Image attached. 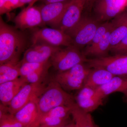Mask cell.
I'll list each match as a JSON object with an SVG mask.
<instances>
[{
  "instance_id": "cell-1",
  "label": "cell",
  "mask_w": 127,
  "mask_h": 127,
  "mask_svg": "<svg viewBox=\"0 0 127 127\" xmlns=\"http://www.w3.org/2000/svg\"><path fill=\"white\" fill-rule=\"evenodd\" d=\"M23 33L7 25L0 18V65L17 64L26 46Z\"/></svg>"
},
{
  "instance_id": "cell-2",
  "label": "cell",
  "mask_w": 127,
  "mask_h": 127,
  "mask_svg": "<svg viewBox=\"0 0 127 127\" xmlns=\"http://www.w3.org/2000/svg\"><path fill=\"white\" fill-rule=\"evenodd\" d=\"M76 105L75 97L54 80L50 82L46 87H44L37 100L40 119L56 107L62 106L73 107Z\"/></svg>"
},
{
  "instance_id": "cell-3",
  "label": "cell",
  "mask_w": 127,
  "mask_h": 127,
  "mask_svg": "<svg viewBox=\"0 0 127 127\" xmlns=\"http://www.w3.org/2000/svg\"><path fill=\"white\" fill-rule=\"evenodd\" d=\"M91 70L84 63L79 64L67 70L57 72L53 80L66 92L79 91L85 85Z\"/></svg>"
},
{
  "instance_id": "cell-4",
  "label": "cell",
  "mask_w": 127,
  "mask_h": 127,
  "mask_svg": "<svg viewBox=\"0 0 127 127\" xmlns=\"http://www.w3.org/2000/svg\"><path fill=\"white\" fill-rule=\"evenodd\" d=\"M87 58L79 48L71 45L61 48L54 53L50 59L51 65L57 71L62 72L67 70L79 64L86 63Z\"/></svg>"
},
{
  "instance_id": "cell-5",
  "label": "cell",
  "mask_w": 127,
  "mask_h": 127,
  "mask_svg": "<svg viewBox=\"0 0 127 127\" xmlns=\"http://www.w3.org/2000/svg\"><path fill=\"white\" fill-rule=\"evenodd\" d=\"M100 25L92 18L82 17L76 25L65 32L71 38L73 45L79 48L91 42Z\"/></svg>"
},
{
  "instance_id": "cell-6",
  "label": "cell",
  "mask_w": 127,
  "mask_h": 127,
  "mask_svg": "<svg viewBox=\"0 0 127 127\" xmlns=\"http://www.w3.org/2000/svg\"><path fill=\"white\" fill-rule=\"evenodd\" d=\"M32 44L43 43L60 47L73 45L70 37L65 32L53 28H43L35 30L32 36Z\"/></svg>"
},
{
  "instance_id": "cell-7",
  "label": "cell",
  "mask_w": 127,
  "mask_h": 127,
  "mask_svg": "<svg viewBox=\"0 0 127 127\" xmlns=\"http://www.w3.org/2000/svg\"><path fill=\"white\" fill-rule=\"evenodd\" d=\"M91 68L105 69L114 76H127V54L87 59Z\"/></svg>"
},
{
  "instance_id": "cell-8",
  "label": "cell",
  "mask_w": 127,
  "mask_h": 127,
  "mask_svg": "<svg viewBox=\"0 0 127 127\" xmlns=\"http://www.w3.org/2000/svg\"><path fill=\"white\" fill-rule=\"evenodd\" d=\"M44 86L42 83H27L19 91L8 107L9 113L14 115L37 96H39Z\"/></svg>"
},
{
  "instance_id": "cell-9",
  "label": "cell",
  "mask_w": 127,
  "mask_h": 127,
  "mask_svg": "<svg viewBox=\"0 0 127 127\" xmlns=\"http://www.w3.org/2000/svg\"><path fill=\"white\" fill-rule=\"evenodd\" d=\"M70 0L45 4L40 7L42 20L45 25L57 29Z\"/></svg>"
},
{
  "instance_id": "cell-10",
  "label": "cell",
  "mask_w": 127,
  "mask_h": 127,
  "mask_svg": "<svg viewBox=\"0 0 127 127\" xmlns=\"http://www.w3.org/2000/svg\"><path fill=\"white\" fill-rule=\"evenodd\" d=\"M16 26L21 30L45 25L40 7L32 6L23 9L14 19Z\"/></svg>"
},
{
  "instance_id": "cell-11",
  "label": "cell",
  "mask_w": 127,
  "mask_h": 127,
  "mask_svg": "<svg viewBox=\"0 0 127 127\" xmlns=\"http://www.w3.org/2000/svg\"><path fill=\"white\" fill-rule=\"evenodd\" d=\"M61 47L43 43L32 44L24 53L22 62L45 63L49 61L55 52Z\"/></svg>"
},
{
  "instance_id": "cell-12",
  "label": "cell",
  "mask_w": 127,
  "mask_h": 127,
  "mask_svg": "<svg viewBox=\"0 0 127 127\" xmlns=\"http://www.w3.org/2000/svg\"><path fill=\"white\" fill-rule=\"evenodd\" d=\"M74 97L78 107L88 113L95 111L103 104V99L98 95L96 89L88 87H83Z\"/></svg>"
},
{
  "instance_id": "cell-13",
  "label": "cell",
  "mask_w": 127,
  "mask_h": 127,
  "mask_svg": "<svg viewBox=\"0 0 127 127\" xmlns=\"http://www.w3.org/2000/svg\"><path fill=\"white\" fill-rule=\"evenodd\" d=\"M86 4V0H71L57 29L66 32L76 25Z\"/></svg>"
},
{
  "instance_id": "cell-14",
  "label": "cell",
  "mask_w": 127,
  "mask_h": 127,
  "mask_svg": "<svg viewBox=\"0 0 127 127\" xmlns=\"http://www.w3.org/2000/svg\"><path fill=\"white\" fill-rule=\"evenodd\" d=\"M74 106H62L53 108L41 117L40 125L61 127L65 125L70 122L68 119Z\"/></svg>"
},
{
  "instance_id": "cell-15",
  "label": "cell",
  "mask_w": 127,
  "mask_h": 127,
  "mask_svg": "<svg viewBox=\"0 0 127 127\" xmlns=\"http://www.w3.org/2000/svg\"><path fill=\"white\" fill-rule=\"evenodd\" d=\"M38 96L32 99L14 115L24 127H38L40 125V118L37 105Z\"/></svg>"
},
{
  "instance_id": "cell-16",
  "label": "cell",
  "mask_w": 127,
  "mask_h": 127,
  "mask_svg": "<svg viewBox=\"0 0 127 127\" xmlns=\"http://www.w3.org/2000/svg\"><path fill=\"white\" fill-rule=\"evenodd\" d=\"M110 50L120 42L127 34V12H122L111 22Z\"/></svg>"
},
{
  "instance_id": "cell-17",
  "label": "cell",
  "mask_w": 127,
  "mask_h": 127,
  "mask_svg": "<svg viewBox=\"0 0 127 127\" xmlns=\"http://www.w3.org/2000/svg\"><path fill=\"white\" fill-rule=\"evenodd\" d=\"M27 83L25 78L20 77L16 80L0 84V104L8 106L19 91Z\"/></svg>"
},
{
  "instance_id": "cell-18",
  "label": "cell",
  "mask_w": 127,
  "mask_h": 127,
  "mask_svg": "<svg viewBox=\"0 0 127 127\" xmlns=\"http://www.w3.org/2000/svg\"><path fill=\"white\" fill-rule=\"evenodd\" d=\"M98 95L103 99L111 94L120 92L127 98V76H115L106 84L96 89Z\"/></svg>"
},
{
  "instance_id": "cell-19",
  "label": "cell",
  "mask_w": 127,
  "mask_h": 127,
  "mask_svg": "<svg viewBox=\"0 0 127 127\" xmlns=\"http://www.w3.org/2000/svg\"><path fill=\"white\" fill-rule=\"evenodd\" d=\"M115 76L108 71L103 68L91 69L84 86L96 89L106 84Z\"/></svg>"
},
{
  "instance_id": "cell-20",
  "label": "cell",
  "mask_w": 127,
  "mask_h": 127,
  "mask_svg": "<svg viewBox=\"0 0 127 127\" xmlns=\"http://www.w3.org/2000/svg\"><path fill=\"white\" fill-rule=\"evenodd\" d=\"M21 64L5 63L0 65V84L11 81L20 77V69Z\"/></svg>"
},
{
  "instance_id": "cell-21",
  "label": "cell",
  "mask_w": 127,
  "mask_h": 127,
  "mask_svg": "<svg viewBox=\"0 0 127 127\" xmlns=\"http://www.w3.org/2000/svg\"><path fill=\"white\" fill-rule=\"evenodd\" d=\"M111 29L112 23L106 33L97 45L92 50L84 52L83 54L85 56H92L95 57L96 58L107 56L108 52L110 51L109 36Z\"/></svg>"
},
{
  "instance_id": "cell-22",
  "label": "cell",
  "mask_w": 127,
  "mask_h": 127,
  "mask_svg": "<svg viewBox=\"0 0 127 127\" xmlns=\"http://www.w3.org/2000/svg\"><path fill=\"white\" fill-rule=\"evenodd\" d=\"M71 115L78 127H98L90 113L82 111L77 104L72 109Z\"/></svg>"
},
{
  "instance_id": "cell-23",
  "label": "cell",
  "mask_w": 127,
  "mask_h": 127,
  "mask_svg": "<svg viewBox=\"0 0 127 127\" xmlns=\"http://www.w3.org/2000/svg\"><path fill=\"white\" fill-rule=\"evenodd\" d=\"M95 11L98 16H110L117 7L116 0H95Z\"/></svg>"
},
{
  "instance_id": "cell-24",
  "label": "cell",
  "mask_w": 127,
  "mask_h": 127,
  "mask_svg": "<svg viewBox=\"0 0 127 127\" xmlns=\"http://www.w3.org/2000/svg\"><path fill=\"white\" fill-rule=\"evenodd\" d=\"M0 127H24L14 115L9 113L7 106L0 104Z\"/></svg>"
},
{
  "instance_id": "cell-25",
  "label": "cell",
  "mask_w": 127,
  "mask_h": 127,
  "mask_svg": "<svg viewBox=\"0 0 127 127\" xmlns=\"http://www.w3.org/2000/svg\"><path fill=\"white\" fill-rule=\"evenodd\" d=\"M111 22H107L100 25L91 42L88 45L85 51H89L95 47L101 40L111 27Z\"/></svg>"
},
{
  "instance_id": "cell-26",
  "label": "cell",
  "mask_w": 127,
  "mask_h": 127,
  "mask_svg": "<svg viewBox=\"0 0 127 127\" xmlns=\"http://www.w3.org/2000/svg\"><path fill=\"white\" fill-rule=\"evenodd\" d=\"M51 65L50 61L42 68L30 73L24 78L28 83H42L47 75L48 69Z\"/></svg>"
},
{
  "instance_id": "cell-27",
  "label": "cell",
  "mask_w": 127,
  "mask_h": 127,
  "mask_svg": "<svg viewBox=\"0 0 127 127\" xmlns=\"http://www.w3.org/2000/svg\"><path fill=\"white\" fill-rule=\"evenodd\" d=\"M49 61L45 63L32 62H22L20 71V77H25L30 73L38 70L49 63Z\"/></svg>"
},
{
  "instance_id": "cell-28",
  "label": "cell",
  "mask_w": 127,
  "mask_h": 127,
  "mask_svg": "<svg viewBox=\"0 0 127 127\" xmlns=\"http://www.w3.org/2000/svg\"><path fill=\"white\" fill-rule=\"evenodd\" d=\"M20 7H21L20 0H0V15L7 14Z\"/></svg>"
},
{
  "instance_id": "cell-29",
  "label": "cell",
  "mask_w": 127,
  "mask_h": 127,
  "mask_svg": "<svg viewBox=\"0 0 127 127\" xmlns=\"http://www.w3.org/2000/svg\"><path fill=\"white\" fill-rule=\"evenodd\" d=\"M115 55L125 54L127 53V34L117 45L110 50Z\"/></svg>"
},
{
  "instance_id": "cell-30",
  "label": "cell",
  "mask_w": 127,
  "mask_h": 127,
  "mask_svg": "<svg viewBox=\"0 0 127 127\" xmlns=\"http://www.w3.org/2000/svg\"><path fill=\"white\" fill-rule=\"evenodd\" d=\"M37 0H20L21 7L27 4H29L28 7H31Z\"/></svg>"
},
{
  "instance_id": "cell-31",
  "label": "cell",
  "mask_w": 127,
  "mask_h": 127,
  "mask_svg": "<svg viewBox=\"0 0 127 127\" xmlns=\"http://www.w3.org/2000/svg\"><path fill=\"white\" fill-rule=\"evenodd\" d=\"M116 1L123 11L125 7L127 6V0H116Z\"/></svg>"
},
{
  "instance_id": "cell-32",
  "label": "cell",
  "mask_w": 127,
  "mask_h": 127,
  "mask_svg": "<svg viewBox=\"0 0 127 127\" xmlns=\"http://www.w3.org/2000/svg\"><path fill=\"white\" fill-rule=\"evenodd\" d=\"M42 2H44L45 4H49L53 2H63L68 0H40Z\"/></svg>"
},
{
  "instance_id": "cell-33",
  "label": "cell",
  "mask_w": 127,
  "mask_h": 127,
  "mask_svg": "<svg viewBox=\"0 0 127 127\" xmlns=\"http://www.w3.org/2000/svg\"><path fill=\"white\" fill-rule=\"evenodd\" d=\"M75 126V122L73 120L72 122H69L65 125H64L61 127H74Z\"/></svg>"
},
{
  "instance_id": "cell-34",
  "label": "cell",
  "mask_w": 127,
  "mask_h": 127,
  "mask_svg": "<svg viewBox=\"0 0 127 127\" xmlns=\"http://www.w3.org/2000/svg\"><path fill=\"white\" fill-rule=\"evenodd\" d=\"M95 0H86V4L89 5L95 2Z\"/></svg>"
},
{
  "instance_id": "cell-35",
  "label": "cell",
  "mask_w": 127,
  "mask_h": 127,
  "mask_svg": "<svg viewBox=\"0 0 127 127\" xmlns=\"http://www.w3.org/2000/svg\"><path fill=\"white\" fill-rule=\"evenodd\" d=\"M46 127V126H43V125H39V127Z\"/></svg>"
},
{
  "instance_id": "cell-36",
  "label": "cell",
  "mask_w": 127,
  "mask_h": 127,
  "mask_svg": "<svg viewBox=\"0 0 127 127\" xmlns=\"http://www.w3.org/2000/svg\"><path fill=\"white\" fill-rule=\"evenodd\" d=\"M77 127V126H76V124H75V127Z\"/></svg>"
},
{
  "instance_id": "cell-37",
  "label": "cell",
  "mask_w": 127,
  "mask_h": 127,
  "mask_svg": "<svg viewBox=\"0 0 127 127\" xmlns=\"http://www.w3.org/2000/svg\"><path fill=\"white\" fill-rule=\"evenodd\" d=\"M127 54V53H126V54Z\"/></svg>"
},
{
  "instance_id": "cell-38",
  "label": "cell",
  "mask_w": 127,
  "mask_h": 127,
  "mask_svg": "<svg viewBox=\"0 0 127 127\" xmlns=\"http://www.w3.org/2000/svg\"></svg>"
}]
</instances>
